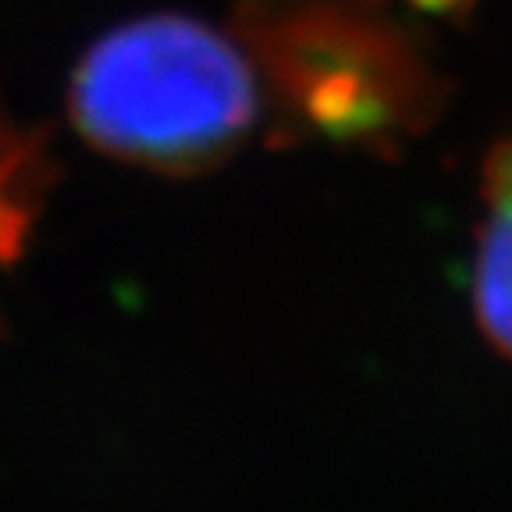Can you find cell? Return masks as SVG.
Segmentation results:
<instances>
[{
	"mask_svg": "<svg viewBox=\"0 0 512 512\" xmlns=\"http://www.w3.org/2000/svg\"><path fill=\"white\" fill-rule=\"evenodd\" d=\"M260 111L264 89L239 36L175 11L104 32L68 86V118L93 150L168 178L228 164Z\"/></svg>",
	"mask_w": 512,
	"mask_h": 512,
	"instance_id": "1",
	"label": "cell"
},
{
	"mask_svg": "<svg viewBox=\"0 0 512 512\" xmlns=\"http://www.w3.org/2000/svg\"><path fill=\"white\" fill-rule=\"evenodd\" d=\"M239 40L274 114V139L395 157L445 104L420 43L367 0L256 4Z\"/></svg>",
	"mask_w": 512,
	"mask_h": 512,
	"instance_id": "2",
	"label": "cell"
},
{
	"mask_svg": "<svg viewBox=\"0 0 512 512\" xmlns=\"http://www.w3.org/2000/svg\"><path fill=\"white\" fill-rule=\"evenodd\" d=\"M484 207L473 260V310L480 331L512 360V139L484 160Z\"/></svg>",
	"mask_w": 512,
	"mask_h": 512,
	"instance_id": "3",
	"label": "cell"
},
{
	"mask_svg": "<svg viewBox=\"0 0 512 512\" xmlns=\"http://www.w3.org/2000/svg\"><path fill=\"white\" fill-rule=\"evenodd\" d=\"M57 185V160L43 132L0 107V274L29 253L36 224Z\"/></svg>",
	"mask_w": 512,
	"mask_h": 512,
	"instance_id": "4",
	"label": "cell"
}]
</instances>
